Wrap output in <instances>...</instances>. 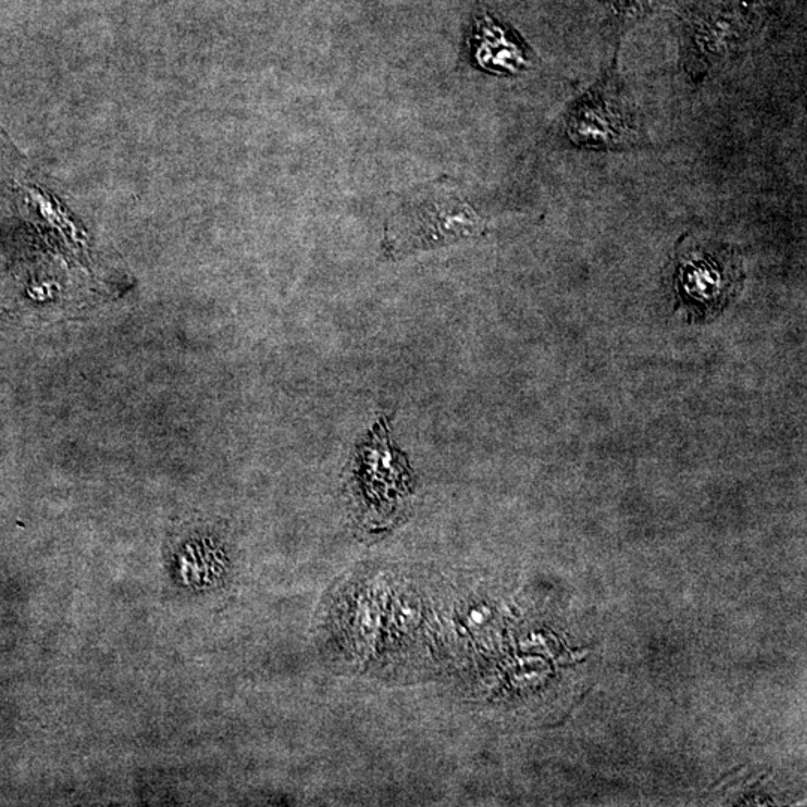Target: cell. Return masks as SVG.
<instances>
[{
  "label": "cell",
  "mask_w": 807,
  "mask_h": 807,
  "mask_svg": "<svg viewBox=\"0 0 807 807\" xmlns=\"http://www.w3.org/2000/svg\"><path fill=\"white\" fill-rule=\"evenodd\" d=\"M485 223L470 205L449 193L420 196L403 207L389 225V247L394 253L431 249L477 237Z\"/></svg>",
  "instance_id": "6da1fadb"
},
{
  "label": "cell",
  "mask_w": 807,
  "mask_h": 807,
  "mask_svg": "<svg viewBox=\"0 0 807 807\" xmlns=\"http://www.w3.org/2000/svg\"><path fill=\"white\" fill-rule=\"evenodd\" d=\"M571 138L585 144H615L627 134V117L621 104L604 93L588 96L574 111L568 125Z\"/></svg>",
  "instance_id": "7a4b0ae2"
},
{
  "label": "cell",
  "mask_w": 807,
  "mask_h": 807,
  "mask_svg": "<svg viewBox=\"0 0 807 807\" xmlns=\"http://www.w3.org/2000/svg\"><path fill=\"white\" fill-rule=\"evenodd\" d=\"M722 277L716 271L713 262H691L686 267L685 284L688 292H706V295H715L721 289Z\"/></svg>",
  "instance_id": "277c9868"
},
{
  "label": "cell",
  "mask_w": 807,
  "mask_h": 807,
  "mask_svg": "<svg viewBox=\"0 0 807 807\" xmlns=\"http://www.w3.org/2000/svg\"><path fill=\"white\" fill-rule=\"evenodd\" d=\"M473 53L477 65L492 74H516L528 65L524 50L489 17L476 21Z\"/></svg>",
  "instance_id": "3957f363"
}]
</instances>
